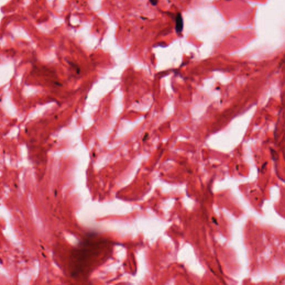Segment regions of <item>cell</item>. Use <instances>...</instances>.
I'll list each match as a JSON object with an SVG mask.
<instances>
[{"label": "cell", "instance_id": "obj_1", "mask_svg": "<svg viewBox=\"0 0 285 285\" xmlns=\"http://www.w3.org/2000/svg\"><path fill=\"white\" fill-rule=\"evenodd\" d=\"M85 240L79 245L71 255V268L74 276L81 274L86 275L91 270L95 262L106 257L105 250H108L109 246L105 242H91V240Z\"/></svg>", "mask_w": 285, "mask_h": 285}, {"label": "cell", "instance_id": "obj_2", "mask_svg": "<svg viewBox=\"0 0 285 285\" xmlns=\"http://www.w3.org/2000/svg\"><path fill=\"white\" fill-rule=\"evenodd\" d=\"M175 31L178 34L182 32L183 29V20L180 13H178L175 18Z\"/></svg>", "mask_w": 285, "mask_h": 285}, {"label": "cell", "instance_id": "obj_3", "mask_svg": "<svg viewBox=\"0 0 285 285\" xmlns=\"http://www.w3.org/2000/svg\"><path fill=\"white\" fill-rule=\"evenodd\" d=\"M149 1L153 5H156L157 4L158 0H149Z\"/></svg>", "mask_w": 285, "mask_h": 285}]
</instances>
